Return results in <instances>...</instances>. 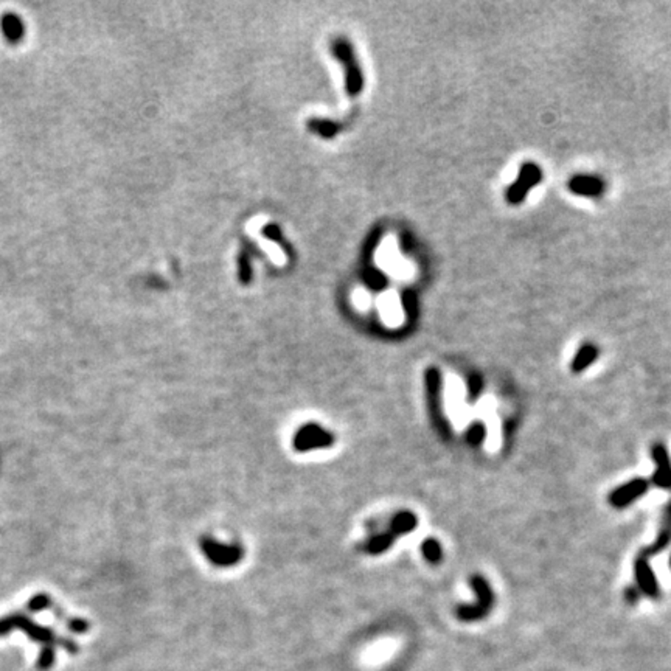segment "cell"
<instances>
[{
	"label": "cell",
	"mask_w": 671,
	"mask_h": 671,
	"mask_svg": "<svg viewBox=\"0 0 671 671\" xmlns=\"http://www.w3.org/2000/svg\"><path fill=\"white\" fill-rule=\"evenodd\" d=\"M13 630L24 631L28 637H30L36 644H42L44 646H55L60 645L69 653H78V645L74 640L66 637H57L52 628L41 626L34 623L32 618L25 617L24 614H11L10 616Z\"/></svg>",
	"instance_id": "obj_1"
},
{
	"label": "cell",
	"mask_w": 671,
	"mask_h": 671,
	"mask_svg": "<svg viewBox=\"0 0 671 671\" xmlns=\"http://www.w3.org/2000/svg\"><path fill=\"white\" fill-rule=\"evenodd\" d=\"M331 50H333V55L345 67V90H347L350 97L359 95L364 88V78L351 44L347 39L339 38L331 44Z\"/></svg>",
	"instance_id": "obj_2"
},
{
	"label": "cell",
	"mask_w": 671,
	"mask_h": 671,
	"mask_svg": "<svg viewBox=\"0 0 671 671\" xmlns=\"http://www.w3.org/2000/svg\"><path fill=\"white\" fill-rule=\"evenodd\" d=\"M544 172L543 168L535 162H525L521 168H519V176L511 184L507 191H505V201L508 205H521L525 201L527 194L531 189H535L541 182H543Z\"/></svg>",
	"instance_id": "obj_3"
},
{
	"label": "cell",
	"mask_w": 671,
	"mask_h": 671,
	"mask_svg": "<svg viewBox=\"0 0 671 671\" xmlns=\"http://www.w3.org/2000/svg\"><path fill=\"white\" fill-rule=\"evenodd\" d=\"M473 589L475 590V595H477V602L474 604H468V606H461L457 611L459 618L465 620V622H474V620H479L482 617H485L489 609H492L494 597L492 589H489L488 583L482 578V576H474L473 578Z\"/></svg>",
	"instance_id": "obj_4"
},
{
	"label": "cell",
	"mask_w": 671,
	"mask_h": 671,
	"mask_svg": "<svg viewBox=\"0 0 671 671\" xmlns=\"http://www.w3.org/2000/svg\"><path fill=\"white\" fill-rule=\"evenodd\" d=\"M649 488V482L645 479H632L626 482L625 485L616 488L614 492L609 494V503L616 508H625L628 505L637 501L640 496H644Z\"/></svg>",
	"instance_id": "obj_5"
},
{
	"label": "cell",
	"mask_w": 671,
	"mask_h": 671,
	"mask_svg": "<svg viewBox=\"0 0 671 671\" xmlns=\"http://www.w3.org/2000/svg\"><path fill=\"white\" fill-rule=\"evenodd\" d=\"M567 190L583 198H602L606 191V182L598 176L576 175L567 180Z\"/></svg>",
	"instance_id": "obj_6"
},
{
	"label": "cell",
	"mask_w": 671,
	"mask_h": 671,
	"mask_svg": "<svg viewBox=\"0 0 671 671\" xmlns=\"http://www.w3.org/2000/svg\"><path fill=\"white\" fill-rule=\"evenodd\" d=\"M653 460L656 463V471L653 474V485L662 489H671V461L668 457L667 447L662 443H656L653 446Z\"/></svg>",
	"instance_id": "obj_7"
},
{
	"label": "cell",
	"mask_w": 671,
	"mask_h": 671,
	"mask_svg": "<svg viewBox=\"0 0 671 671\" xmlns=\"http://www.w3.org/2000/svg\"><path fill=\"white\" fill-rule=\"evenodd\" d=\"M634 574H636L637 586L642 590V594H645L649 598H659V583L646 558L639 557L636 560V562H634Z\"/></svg>",
	"instance_id": "obj_8"
},
{
	"label": "cell",
	"mask_w": 671,
	"mask_h": 671,
	"mask_svg": "<svg viewBox=\"0 0 671 671\" xmlns=\"http://www.w3.org/2000/svg\"><path fill=\"white\" fill-rule=\"evenodd\" d=\"M202 550H204V553L215 564L221 566L233 564V562H236L241 557L240 548L222 545L212 539H202Z\"/></svg>",
	"instance_id": "obj_9"
},
{
	"label": "cell",
	"mask_w": 671,
	"mask_h": 671,
	"mask_svg": "<svg viewBox=\"0 0 671 671\" xmlns=\"http://www.w3.org/2000/svg\"><path fill=\"white\" fill-rule=\"evenodd\" d=\"M331 443H333V437L313 424L305 426L295 437V447L300 451L313 449L317 446H328Z\"/></svg>",
	"instance_id": "obj_10"
},
{
	"label": "cell",
	"mask_w": 671,
	"mask_h": 671,
	"mask_svg": "<svg viewBox=\"0 0 671 671\" xmlns=\"http://www.w3.org/2000/svg\"><path fill=\"white\" fill-rule=\"evenodd\" d=\"M0 28H2L5 39L8 41L10 44H19V42L24 39L25 25L18 14L6 11L4 16L0 18Z\"/></svg>",
	"instance_id": "obj_11"
},
{
	"label": "cell",
	"mask_w": 671,
	"mask_h": 671,
	"mask_svg": "<svg viewBox=\"0 0 671 671\" xmlns=\"http://www.w3.org/2000/svg\"><path fill=\"white\" fill-rule=\"evenodd\" d=\"M598 356H600V350H598L597 345H594V344L581 345L580 350L576 351V355L572 359L571 370L574 373L584 372L595 362Z\"/></svg>",
	"instance_id": "obj_12"
},
{
	"label": "cell",
	"mask_w": 671,
	"mask_h": 671,
	"mask_svg": "<svg viewBox=\"0 0 671 671\" xmlns=\"http://www.w3.org/2000/svg\"><path fill=\"white\" fill-rule=\"evenodd\" d=\"M308 128L311 129L313 133L323 137V139H331V137H334L342 129L341 123H336V121H331V120H327V118L309 120Z\"/></svg>",
	"instance_id": "obj_13"
},
{
	"label": "cell",
	"mask_w": 671,
	"mask_h": 671,
	"mask_svg": "<svg viewBox=\"0 0 671 671\" xmlns=\"http://www.w3.org/2000/svg\"><path fill=\"white\" fill-rule=\"evenodd\" d=\"M670 541H671V529H663L660 531V535L658 536V539H656L651 545H648V547L644 548V550H642L640 557L648 560V557H653V555L659 553V552L663 550V548L668 547Z\"/></svg>",
	"instance_id": "obj_14"
},
{
	"label": "cell",
	"mask_w": 671,
	"mask_h": 671,
	"mask_svg": "<svg viewBox=\"0 0 671 671\" xmlns=\"http://www.w3.org/2000/svg\"><path fill=\"white\" fill-rule=\"evenodd\" d=\"M238 277H240L241 283H249V281L252 280L250 257L246 250L241 252L240 258H238Z\"/></svg>",
	"instance_id": "obj_15"
},
{
	"label": "cell",
	"mask_w": 671,
	"mask_h": 671,
	"mask_svg": "<svg viewBox=\"0 0 671 671\" xmlns=\"http://www.w3.org/2000/svg\"><path fill=\"white\" fill-rule=\"evenodd\" d=\"M55 658H56L55 646H42L38 656V662H36V667H38L41 671H47L53 667Z\"/></svg>",
	"instance_id": "obj_16"
},
{
	"label": "cell",
	"mask_w": 671,
	"mask_h": 671,
	"mask_svg": "<svg viewBox=\"0 0 671 671\" xmlns=\"http://www.w3.org/2000/svg\"><path fill=\"white\" fill-rule=\"evenodd\" d=\"M416 524V519L414 515L410 513H401L398 517L393 521V531L395 533H404L412 530Z\"/></svg>",
	"instance_id": "obj_17"
},
{
	"label": "cell",
	"mask_w": 671,
	"mask_h": 671,
	"mask_svg": "<svg viewBox=\"0 0 671 671\" xmlns=\"http://www.w3.org/2000/svg\"><path fill=\"white\" fill-rule=\"evenodd\" d=\"M50 606H52V600H50V597L46 595V594H39V595H34L32 600L28 602L27 608L30 612H41V611L50 608Z\"/></svg>",
	"instance_id": "obj_18"
},
{
	"label": "cell",
	"mask_w": 671,
	"mask_h": 671,
	"mask_svg": "<svg viewBox=\"0 0 671 671\" xmlns=\"http://www.w3.org/2000/svg\"><path fill=\"white\" fill-rule=\"evenodd\" d=\"M423 553L429 561H438L440 558H442V548H440L437 541H432V539L426 541V543L423 544Z\"/></svg>",
	"instance_id": "obj_19"
},
{
	"label": "cell",
	"mask_w": 671,
	"mask_h": 671,
	"mask_svg": "<svg viewBox=\"0 0 671 671\" xmlns=\"http://www.w3.org/2000/svg\"><path fill=\"white\" fill-rule=\"evenodd\" d=\"M66 625L69 628V631L74 634H84L88 632L90 628L88 620H83V618H67Z\"/></svg>",
	"instance_id": "obj_20"
},
{
	"label": "cell",
	"mask_w": 671,
	"mask_h": 671,
	"mask_svg": "<svg viewBox=\"0 0 671 671\" xmlns=\"http://www.w3.org/2000/svg\"><path fill=\"white\" fill-rule=\"evenodd\" d=\"M391 543H392V536H388V535L373 538L369 543V550L373 552V553H379L382 550H386L387 545Z\"/></svg>",
	"instance_id": "obj_21"
},
{
	"label": "cell",
	"mask_w": 671,
	"mask_h": 671,
	"mask_svg": "<svg viewBox=\"0 0 671 671\" xmlns=\"http://www.w3.org/2000/svg\"><path fill=\"white\" fill-rule=\"evenodd\" d=\"M263 233L266 238H269L272 241H280L281 240V230L277 226V224H269L263 229Z\"/></svg>",
	"instance_id": "obj_22"
},
{
	"label": "cell",
	"mask_w": 671,
	"mask_h": 671,
	"mask_svg": "<svg viewBox=\"0 0 671 671\" xmlns=\"http://www.w3.org/2000/svg\"><path fill=\"white\" fill-rule=\"evenodd\" d=\"M483 437H485V429H483L482 424H475L473 426V429L470 431V440L473 443H480Z\"/></svg>",
	"instance_id": "obj_23"
},
{
	"label": "cell",
	"mask_w": 671,
	"mask_h": 671,
	"mask_svg": "<svg viewBox=\"0 0 671 671\" xmlns=\"http://www.w3.org/2000/svg\"><path fill=\"white\" fill-rule=\"evenodd\" d=\"M482 386H483V382H482V378L479 377V374H474V377L470 379V391L473 395H477L480 391H482Z\"/></svg>",
	"instance_id": "obj_24"
},
{
	"label": "cell",
	"mask_w": 671,
	"mask_h": 671,
	"mask_svg": "<svg viewBox=\"0 0 671 671\" xmlns=\"http://www.w3.org/2000/svg\"><path fill=\"white\" fill-rule=\"evenodd\" d=\"M10 631H13L10 616L5 617V618H0V636H6V634H8Z\"/></svg>",
	"instance_id": "obj_25"
},
{
	"label": "cell",
	"mask_w": 671,
	"mask_h": 671,
	"mask_svg": "<svg viewBox=\"0 0 671 671\" xmlns=\"http://www.w3.org/2000/svg\"><path fill=\"white\" fill-rule=\"evenodd\" d=\"M626 597H628V600H630L631 603H634V602H637V592H636V590H632V589H628V590H626Z\"/></svg>",
	"instance_id": "obj_26"
},
{
	"label": "cell",
	"mask_w": 671,
	"mask_h": 671,
	"mask_svg": "<svg viewBox=\"0 0 671 671\" xmlns=\"http://www.w3.org/2000/svg\"><path fill=\"white\" fill-rule=\"evenodd\" d=\"M670 566H671V558H670Z\"/></svg>",
	"instance_id": "obj_27"
}]
</instances>
